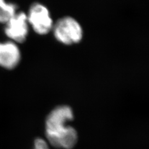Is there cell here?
Wrapping results in <instances>:
<instances>
[{"instance_id":"cell-1","label":"cell","mask_w":149,"mask_h":149,"mask_svg":"<svg viewBox=\"0 0 149 149\" xmlns=\"http://www.w3.org/2000/svg\"><path fill=\"white\" fill-rule=\"evenodd\" d=\"M73 118L72 109L67 106H58L49 114L46 120V136L54 147L70 149L75 145L78 136L74 128L65 125Z\"/></svg>"},{"instance_id":"cell-2","label":"cell","mask_w":149,"mask_h":149,"mask_svg":"<svg viewBox=\"0 0 149 149\" xmlns=\"http://www.w3.org/2000/svg\"><path fill=\"white\" fill-rule=\"evenodd\" d=\"M52 30L55 38L64 45H73L80 42L83 32L81 25L71 17H64L54 24Z\"/></svg>"},{"instance_id":"cell-3","label":"cell","mask_w":149,"mask_h":149,"mask_svg":"<svg viewBox=\"0 0 149 149\" xmlns=\"http://www.w3.org/2000/svg\"><path fill=\"white\" fill-rule=\"evenodd\" d=\"M27 21L33 30L39 35H45L52 30L54 22L46 6L34 3L31 6L27 15Z\"/></svg>"},{"instance_id":"cell-4","label":"cell","mask_w":149,"mask_h":149,"mask_svg":"<svg viewBox=\"0 0 149 149\" xmlns=\"http://www.w3.org/2000/svg\"><path fill=\"white\" fill-rule=\"evenodd\" d=\"M4 32L14 42L22 43L24 42L29 32V22L25 13H16L6 22Z\"/></svg>"},{"instance_id":"cell-5","label":"cell","mask_w":149,"mask_h":149,"mask_svg":"<svg viewBox=\"0 0 149 149\" xmlns=\"http://www.w3.org/2000/svg\"><path fill=\"white\" fill-rule=\"evenodd\" d=\"M21 60V52L13 41L0 42V66L11 70L15 68Z\"/></svg>"},{"instance_id":"cell-6","label":"cell","mask_w":149,"mask_h":149,"mask_svg":"<svg viewBox=\"0 0 149 149\" xmlns=\"http://www.w3.org/2000/svg\"><path fill=\"white\" fill-rule=\"evenodd\" d=\"M17 7L15 4L0 0V22L6 23L17 13Z\"/></svg>"},{"instance_id":"cell-7","label":"cell","mask_w":149,"mask_h":149,"mask_svg":"<svg viewBox=\"0 0 149 149\" xmlns=\"http://www.w3.org/2000/svg\"><path fill=\"white\" fill-rule=\"evenodd\" d=\"M34 149H49V146L42 139H37L34 142Z\"/></svg>"}]
</instances>
